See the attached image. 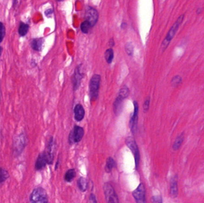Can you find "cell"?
I'll use <instances>...</instances> for the list:
<instances>
[{
    "instance_id": "obj_1",
    "label": "cell",
    "mask_w": 204,
    "mask_h": 203,
    "mask_svg": "<svg viewBox=\"0 0 204 203\" xmlns=\"http://www.w3.org/2000/svg\"><path fill=\"white\" fill-rule=\"evenodd\" d=\"M184 18H185V14H182L180 16H179L178 18L176 20V21L172 26V27L171 28V29H170V30L168 31L166 37L164 39V40L163 41V42H162V44H161V49L162 52L165 51V49H167V47H168L170 42L174 37L178 29L180 27V26L181 25V24L183 21Z\"/></svg>"
},
{
    "instance_id": "obj_2",
    "label": "cell",
    "mask_w": 204,
    "mask_h": 203,
    "mask_svg": "<svg viewBox=\"0 0 204 203\" xmlns=\"http://www.w3.org/2000/svg\"><path fill=\"white\" fill-rule=\"evenodd\" d=\"M129 94L130 90L126 85H124L120 89L118 96L114 103V111L116 116H118L122 112L124 101L129 96Z\"/></svg>"
},
{
    "instance_id": "obj_3",
    "label": "cell",
    "mask_w": 204,
    "mask_h": 203,
    "mask_svg": "<svg viewBox=\"0 0 204 203\" xmlns=\"http://www.w3.org/2000/svg\"><path fill=\"white\" fill-rule=\"evenodd\" d=\"M101 82V76L99 75H94L90 79L89 89L91 101H95L98 97V92Z\"/></svg>"
},
{
    "instance_id": "obj_4",
    "label": "cell",
    "mask_w": 204,
    "mask_h": 203,
    "mask_svg": "<svg viewBox=\"0 0 204 203\" xmlns=\"http://www.w3.org/2000/svg\"><path fill=\"white\" fill-rule=\"evenodd\" d=\"M30 200L32 203H46L49 202L48 196L46 190L42 188L35 189L30 195Z\"/></svg>"
},
{
    "instance_id": "obj_5",
    "label": "cell",
    "mask_w": 204,
    "mask_h": 203,
    "mask_svg": "<svg viewBox=\"0 0 204 203\" xmlns=\"http://www.w3.org/2000/svg\"><path fill=\"white\" fill-rule=\"evenodd\" d=\"M126 144L130 150L132 151L135 160L136 169H138L140 162V152L136 140L133 136H128L126 139Z\"/></svg>"
},
{
    "instance_id": "obj_6",
    "label": "cell",
    "mask_w": 204,
    "mask_h": 203,
    "mask_svg": "<svg viewBox=\"0 0 204 203\" xmlns=\"http://www.w3.org/2000/svg\"><path fill=\"white\" fill-rule=\"evenodd\" d=\"M103 191L106 201L108 203H118L119 202L117 193L113 186L109 183H105L103 185Z\"/></svg>"
},
{
    "instance_id": "obj_7",
    "label": "cell",
    "mask_w": 204,
    "mask_h": 203,
    "mask_svg": "<svg viewBox=\"0 0 204 203\" xmlns=\"http://www.w3.org/2000/svg\"><path fill=\"white\" fill-rule=\"evenodd\" d=\"M84 135V129L79 126H75L69 135V142L73 144L80 142Z\"/></svg>"
},
{
    "instance_id": "obj_8",
    "label": "cell",
    "mask_w": 204,
    "mask_h": 203,
    "mask_svg": "<svg viewBox=\"0 0 204 203\" xmlns=\"http://www.w3.org/2000/svg\"><path fill=\"white\" fill-rule=\"evenodd\" d=\"M133 196L136 203H146V189L144 184L141 183L138 186V187L133 192Z\"/></svg>"
},
{
    "instance_id": "obj_9",
    "label": "cell",
    "mask_w": 204,
    "mask_h": 203,
    "mask_svg": "<svg viewBox=\"0 0 204 203\" xmlns=\"http://www.w3.org/2000/svg\"><path fill=\"white\" fill-rule=\"evenodd\" d=\"M86 20L88 21L91 25V27L95 26L98 19V14L95 9L88 6L85 13Z\"/></svg>"
},
{
    "instance_id": "obj_10",
    "label": "cell",
    "mask_w": 204,
    "mask_h": 203,
    "mask_svg": "<svg viewBox=\"0 0 204 203\" xmlns=\"http://www.w3.org/2000/svg\"><path fill=\"white\" fill-rule=\"evenodd\" d=\"M138 105L137 102L134 101V112L132 115L130 121V127L131 131L133 134H134L137 131L138 124Z\"/></svg>"
},
{
    "instance_id": "obj_11",
    "label": "cell",
    "mask_w": 204,
    "mask_h": 203,
    "mask_svg": "<svg viewBox=\"0 0 204 203\" xmlns=\"http://www.w3.org/2000/svg\"><path fill=\"white\" fill-rule=\"evenodd\" d=\"M84 75L81 72V68L80 66H77V68L75 69L74 75L72 78V85H73V89L74 91L78 90V88L80 87L81 80L83 78Z\"/></svg>"
},
{
    "instance_id": "obj_12",
    "label": "cell",
    "mask_w": 204,
    "mask_h": 203,
    "mask_svg": "<svg viewBox=\"0 0 204 203\" xmlns=\"http://www.w3.org/2000/svg\"><path fill=\"white\" fill-rule=\"evenodd\" d=\"M54 149H55V142L53 137H51L49 140V144L45 153L48 160V164L51 165L53 162L54 155Z\"/></svg>"
},
{
    "instance_id": "obj_13",
    "label": "cell",
    "mask_w": 204,
    "mask_h": 203,
    "mask_svg": "<svg viewBox=\"0 0 204 203\" xmlns=\"http://www.w3.org/2000/svg\"><path fill=\"white\" fill-rule=\"evenodd\" d=\"M47 164H48V160L45 152H44L38 156L35 163V169L37 170H41L45 167Z\"/></svg>"
},
{
    "instance_id": "obj_14",
    "label": "cell",
    "mask_w": 204,
    "mask_h": 203,
    "mask_svg": "<svg viewBox=\"0 0 204 203\" xmlns=\"http://www.w3.org/2000/svg\"><path fill=\"white\" fill-rule=\"evenodd\" d=\"M74 117L77 122H81L83 120L85 116V110L83 106L78 104L74 108Z\"/></svg>"
},
{
    "instance_id": "obj_15",
    "label": "cell",
    "mask_w": 204,
    "mask_h": 203,
    "mask_svg": "<svg viewBox=\"0 0 204 203\" xmlns=\"http://www.w3.org/2000/svg\"><path fill=\"white\" fill-rule=\"evenodd\" d=\"M170 194L173 197L175 198L178 195V184H177V176L175 175L171 179L170 183Z\"/></svg>"
},
{
    "instance_id": "obj_16",
    "label": "cell",
    "mask_w": 204,
    "mask_h": 203,
    "mask_svg": "<svg viewBox=\"0 0 204 203\" xmlns=\"http://www.w3.org/2000/svg\"><path fill=\"white\" fill-rule=\"evenodd\" d=\"M44 42V39L42 38L34 39L31 41L30 45L33 49L39 51L41 50Z\"/></svg>"
},
{
    "instance_id": "obj_17",
    "label": "cell",
    "mask_w": 204,
    "mask_h": 203,
    "mask_svg": "<svg viewBox=\"0 0 204 203\" xmlns=\"http://www.w3.org/2000/svg\"><path fill=\"white\" fill-rule=\"evenodd\" d=\"M116 167V162L112 157H108L106 160L105 170L107 173H110L112 169Z\"/></svg>"
},
{
    "instance_id": "obj_18",
    "label": "cell",
    "mask_w": 204,
    "mask_h": 203,
    "mask_svg": "<svg viewBox=\"0 0 204 203\" xmlns=\"http://www.w3.org/2000/svg\"><path fill=\"white\" fill-rule=\"evenodd\" d=\"M79 189L81 192H85L88 188V182L87 179L83 177H81L77 182Z\"/></svg>"
},
{
    "instance_id": "obj_19",
    "label": "cell",
    "mask_w": 204,
    "mask_h": 203,
    "mask_svg": "<svg viewBox=\"0 0 204 203\" xmlns=\"http://www.w3.org/2000/svg\"><path fill=\"white\" fill-rule=\"evenodd\" d=\"M184 141V133H182L181 135L177 136V138L175 139V142L173 145V148L174 150L177 151L178 150L181 145H182L183 142Z\"/></svg>"
},
{
    "instance_id": "obj_20",
    "label": "cell",
    "mask_w": 204,
    "mask_h": 203,
    "mask_svg": "<svg viewBox=\"0 0 204 203\" xmlns=\"http://www.w3.org/2000/svg\"><path fill=\"white\" fill-rule=\"evenodd\" d=\"M76 176V172L74 169H71L68 170L65 175V180L68 182H72Z\"/></svg>"
},
{
    "instance_id": "obj_21",
    "label": "cell",
    "mask_w": 204,
    "mask_h": 203,
    "mask_svg": "<svg viewBox=\"0 0 204 203\" xmlns=\"http://www.w3.org/2000/svg\"><path fill=\"white\" fill-rule=\"evenodd\" d=\"M114 57V53L113 49H107L105 53V57L108 64H110L112 62Z\"/></svg>"
},
{
    "instance_id": "obj_22",
    "label": "cell",
    "mask_w": 204,
    "mask_h": 203,
    "mask_svg": "<svg viewBox=\"0 0 204 203\" xmlns=\"http://www.w3.org/2000/svg\"><path fill=\"white\" fill-rule=\"evenodd\" d=\"M29 30V25L24 23H21L19 28V33L21 36H25L26 35Z\"/></svg>"
},
{
    "instance_id": "obj_23",
    "label": "cell",
    "mask_w": 204,
    "mask_h": 203,
    "mask_svg": "<svg viewBox=\"0 0 204 203\" xmlns=\"http://www.w3.org/2000/svg\"><path fill=\"white\" fill-rule=\"evenodd\" d=\"M91 28V25L87 20L83 21L81 25V31L84 33H88Z\"/></svg>"
},
{
    "instance_id": "obj_24",
    "label": "cell",
    "mask_w": 204,
    "mask_h": 203,
    "mask_svg": "<svg viewBox=\"0 0 204 203\" xmlns=\"http://www.w3.org/2000/svg\"><path fill=\"white\" fill-rule=\"evenodd\" d=\"M9 174L6 170L0 168V183L4 182L9 178Z\"/></svg>"
},
{
    "instance_id": "obj_25",
    "label": "cell",
    "mask_w": 204,
    "mask_h": 203,
    "mask_svg": "<svg viewBox=\"0 0 204 203\" xmlns=\"http://www.w3.org/2000/svg\"><path fill=\"white\" fill-rule=\"evenodd\" d=\"M182 82V77L179 75H177L172 79L171 83V85L173 87H177L179 85H180Z\"/></svg>"
},
{
    "instance_id": "obj_26",
    "label": "cell",
    "mask_w": 204,
    "mask_h": 203,
    "mask_svg": "<svg viewBox=\"0 0 204 203\" xmlns=\"http://www.w3.org/2000/svg\"><path fill=\"white\" fill-rule=\"evenodd\" d=\"M126 51L128 56H132L134 52V47L131 43H128L126 45Z\"/></svg>"
},
{
    "instance_id": "obj_27",
    "label": "cell",
    "mask_w": 204,
    "mask_h": 203,
    "mask_svg": "<svg viewBox=\"0 0 204 203\" xmlns=\"http://www.w3.org/2000/svg\"><path fill=\"white\" fill-rule=\"evenodd\" d=\"M6 33V30L4 25L0 22V42H1L4 38Z\"/></svg>"
},
{
    "instance_id": "obj_28",
    "label": "cell",
    "mask_w": 204,
    "mask_h": 203,
    "mask_svg": "<svg viewBox=\"0 0 204 203\" xmlns=\"http://www.w3.org/2000/svg\"><path fill=\"white\" fill-rule=\"evenodd\" d=\"M150 97H147L144 102V104H143V111L145 113H146L149 110V106H150Z\"/></svg>"
},
{
    "instance_id": "obj_29",
    "label": "cell",
    "mask_w": 204,
    "mask_h": 203,
    "mask_svg": "<svg viewBox=\"0 0 204 203\" xmlns=\"http://www.w3.org/2000/svg\"><path fill=\"white\" fill-rule=\"evenodd\" d=\"M89 203H96L97 202L96 197L94 193H91L89 197Z\"/></svg>"
},
{
    "instance_id": "obj_30",
    "label": "cell",
    "mask_w": 204,
    "mask_h": 203,
    "mask_svg": "<svg viewBox=\"0 0 204 203\" xmlns=\"http://www.w3.org/2000/svg\"><path fill=\"white\" fill-rule=\"evenodd\" d=\"M152 201L154 203H162V199L161 196H155L152 198Z\"/></svg>"
},
{
    "instance_id": "obj_31",
    "label": "cell",
    "mask_w": 204,
    "mask_h": 203,
    "mask_svg": "<svg viewBox=\"0 0 204 203\" xmlns=\"http://www.w3.org/2000/svg\"><path fill=\"white\" fill-rule=\"evenodd\" d=\"M21 0H14L13 1V6L14 7H18L19 6Z\"/></svg>"
},
{
    "instance_id": "obj_32",
    "label": "cell",
    "mask_w": 204,
    "mask_h": 203,
    "mask_svg": "<svg viewBox=\"0 0 204 203\" xmlns=\"http://www.w3.org/2000/svg\"><path fill=\"white\" fill-rule=\"evenodd\" d=\"M52 13H53V10L52 9H49V10H46V12H45V14L47 16L51 14Z\"/></svg>"
},
{
    "instance_id": "obj_33",
    "label": "cell",
    "mask_w": 204,
    "mask_h": 203,
    "mask_svg": "<svg viewBox=\"0 0 204 203\" xmlns=\"http://www.w3.org/2000/svg\"><path fill=\"white\" fill-rule=\"evenodd\" d=\"M110 46H114V40L113 39H111L110 41V44H109Z\"/></svg>"
},
{
    "instance_id": "obj_34",
    "label": "cell",
    "mask_w": 204,
    "mask_h": 203,
    "mask_svg": "<svg viewBox=\"0 0 204 203\" xmlns=\"http://www.w3.org/2000/svg\"><path fill=\"white\" fill-rule=\"evenodd\" d=\"M58 163H60V159L58 158V162H57V163H56V167H55V169H56V170H57L58 169V166H59V164H58Z\"/></svg>"
},
{
    "instance_id": "obj_35",
    "label": "cell",
    "mask_w": 204,
    "mask_h": 203,
    "mask_svg": "<svg viewBox=\"0 0 204 203\" xmlns=\"http://www.w3.org/2000/svg\"><path fill=\"white\" fill-rule=\"evenodd\" d=\"M2 49L1 47H0V56L1 55V53H2Z\"/></svg>"
},
{
    "instance_id": "obj_36",
    "label": "cell",
    "mask_w": 204,
    "mask_h": 203,
    "mask_svg": "<svg viewBox=\"0 0 204 203\" xmlns=\"http://www.w3.org/2000/svg\"><path fill=\"white\" fill-rule=\"evenodd\" d=\"M57 1H63L64 0H57Z\"/></svg>"
}]
</instances>
